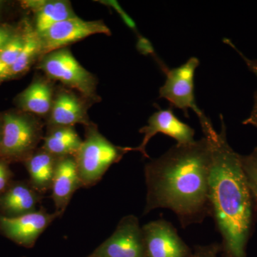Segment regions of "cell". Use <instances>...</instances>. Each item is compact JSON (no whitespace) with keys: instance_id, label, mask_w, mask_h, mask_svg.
Instances as JSON below:
<instances>
[{"instance_id":"1","label":"cell","mask_w":257,"mask_h":257,"mask_svg":"<svg viewBox=\"0 0 257 257\" xmlns=\"http://www.w3.org/2000/svg\"><path fill=\"white\" fill-rule=\"evenodd\" d=\"M211 145L203 138L174 145L145 167L147 185L144 214L157 209L173 211L182 228L211 216L209 195Z\"/></svg>"},{"instance_id":"2","label":"cell","mask_w":257,"mask_h":257,"mask_svg":"<svg viewBox=\"0 0 257 257\" xmlns=\"http://www.w3.org/2000/svg\"><path fill=\"white\" fill-rule=\"evenodd\" d=\"M220 119L219 133L207 118L200 121L204 138L211 145V216L221 236L222 256L246 257L257 220V205L240 165L239 155L228 143L222 115Z\"/></svg>"},{"instance_id":"3","label":"cell","mask_w":257,"mask_h":257,"mask_svg":"<svg viewBox=\"0 0 257 257\" xmlns=\"http://www.w3.org/2000/svg\"><path fill=\"white\" fill-rule=\"evenodd\" d=\"M84 128L85 138L74 157L82 187H90L101 180L111 165L118 163L128 152H135V147L114 145L93 122Z\"/></svg>"},{"instance_id":"4","label":"cell","mask_w":257,"mask_h":257,"mask_svg":"<svg viewBox=\"0 0 257 257\" xmlns=\"http://www.w3.org/2000/svg\"><path fill=\"white\" fill-rule=\"evenodd\" d=\"M0 160L23 162L37 150L43 140L42 119L27 112H7L2 117Z\"/></svg>"},{"instance_id":"5","label":"cell","mask_w":257,"mask_h":257,"mask_svg":"<svg viewBox=\"0 0 257 257\" xmlns=\"http://www.w3.org/2000/svg\"><path fill=\"white\" fill-rule=\"evenodd\" d=\"M37 68L48 78L79 93L93 104L101 101L97 94V78L79 63L69 47L44 55L37 62Z\"/></svg>"},{"instance_id":"6","label":"cell","mask_w":257,"mask_h":257,"mask_svg":"<svg viewBox=\"0 0 257 257\" xmlns=\"http://www.w3.org/2000/svg\"><path fill=\"white\" fill-rule=\"evenodd\" d=\"M199 65V59L192 57L178 67L166 69L167 78L160 87V98L167 99L172 107L183 110L187 117L188 109H192L200 119L205 115L198 107L194 96V75Z\"/></svg>"},{"instance_id":"7","label":"cell","mask_w":257,"mask_h":257,"mask_svg":"<svg viewBox=\"0 0 257 257\" xmlns=\"http://www.w3.org/2000/svg\"><path fill=\"white\" fill-rule=\"evenodd\" d=\"M111 35V30L103 20H82L78 16L54 25L39 34L42 45V57L47 53L69 47L88 37L94 35Z\"/></svg>"},{"instance_id":"8","label":"cell","mask_w":257,"mask_h":257,"mask_svg":"<svg viewBox=\"0 0 257 257\" xmlns=\"http://www.w3.org/2000/svg\"><path fill=\"white\" fill-rule=\"evenodd\" d=\"M90 257H146L143 229L138 218L124 216L114 233Z\"/></svg>"},{"instance_id":"9","label":"cell","mask_w":257,"mask_h":257,"mask_svg":"<svg viewBox=\"0 0 257 257\" xmlns=\"http://www.w3.org/2000/svg\"><path fill=\"white\" fill-rule=\"evenodd\" d=\"M146 257H190V248L173 224L164 219L142 226Z\"/></svg>"},{"instance_id":"10","label":"cell","mask_w":257,"mask_h":257,"mask_svg":"<svg viewBox=\"0 0 257 257\" xmlns=\"http://www.w3.org/2000/svg\"><path fill=\"white\" fill-rule=\"evenodd\" d=\"M61 216L50 214L43 208L17 217L0 216V232L8 239L25 247H31L54 220Z\"/></svg>"},{"instance_id":"11","label":"cell","mask_w":257,"mask_h":257,"mask_svg":"<svg viewBox=\"0 0 257 257\" xmlns=\"http://www.w3.org/2000/svg\"><path fill=\"white\" fill-rule=\"evenodd\" d=\"M92 104L75 91L63 86L57 87L52 109L46 119L47 128L92 124L88 110Z\"/></svg>"},{"instance_id":"12","label":"cell","mask_w":257,"mask_h":257,"mask_svg":"<svg viewBox=\"0 0 257 257\" xmlns=\"http://www.w3.org/2000/svg\"><path fill=\"white\" fill-rule=\"evenodd\" d=\"M144 138L141 144L135 147L145 158H150L146 151L149 142L157 134L161 133L173 138L179 145L192 143L194 140L195 130L188 124L182 122L175 116L172 107L168 109H160L149 118L147 124L140 130Z\"/></svg>"},{"instance_id":"13","label":"cell","mask_w":257,"mask_h":257,"mask_svg":"<svg viewBox=\"0 0 257 257\" xmlns=\"http://www.w3.org/2000/svg\"><path fill=\"white\" fill-rule=\"evenodd\" d=\"M81 187L82 184L74 157H59L51 188L56 212L63 215L74 193Z\"/></svg>"},{"instance_id":"14","label":"cell","mask_w":257,"mask_h":257,"mask_svg":"<svg viewBox=\"0 0 257 257\" xmlns=\"http://www.w3.org/2000/svg\"><path fill=\"white\" fill-rule=\"evenodd\" d=\"M55 82L46 76L38 74L18 96V105L24 112L47 119L55 99Z\"/></svg>"},{"instance_id":"15","label":"cell","mask_w":257,"mask_h":257,"mask_svg":"<svg viewBox=\"0 0 257 257\" xmlns=\"http://www.w3.org/2000/svg\"><path fill=\"white\" fill-rule=\"evenodd\" d=\"M42 199L30 182H13L0 194V216L17 217L36 211Z\"/></svg>"},{"instance_id":"16","label":"cell","mask_w":257,"mask_h":257,"mask_svg":"<svg viewBox=\"0 0 257 257\" xmlns=\"http://www.w3.org/2000/svg\"><path fill=\"white\" fill-rule=\"evenodd\" d=\"M21 5L33 14L32 25L38 34L55 24L77 17L67 0H29L21 2Z\"/></svg>"},{"instance_id":"17","label":"cell","mask_w":257,"mask_h":257,"mask_svg":"<svg viewBox=\"0 0 257 257\" xmlns=\"http://www.w3.org/2000/svg\"><path fill=\"white\" fill-rule=\"evenodd\" d=\"M58 158L40 147L24 162L30 175L29 182L40 194L51 190Z\"/></svg>"},{"instance_id":"18","label":"cell","mask_w":257,"mask_h":257,"mask_svg":"<svg viewBox=\"0 0 257 257\" xmlns=\"http://www.w3.org/2000/svg\"><path fill=\"white\" fill-rule=\"evenodd\" d=\"M42 140V148L57 157L74 156L83 142L74 126L47 128Z\"/></svg>"},{"instance_id":"19","label":"cell","mask_w":257,"mask_h":257,"mask_svg":"<svg viewBox=\"0 0 257 257\" xmlns=\"http://www.w3.org/2000/svg\"><path fill=\"white\" fill-rule=\"evenodd\" d=\"M23 26L25 42L20 57L10 68L12 77L28 72L42 57L40 35L34 28L32 22L26 19L24 21Z\"/></svg>"},{"instance_id":"20","label":"cell","mask_w":257,"mask_h":257,"mask_svg":"<svg viewBox=\"0 0 257 257\" xmlns=\"http://www.w3.org/2000/svg\"><path fill=\"white\" fill-rule=\"evenodd\" d=\"M240 165L257 205V147L248 155H239Z\"/></svg>"},{"instance_id":"21","label":"cell","mask_w":257,"mask_h":257,"mask_svg":"<svg viewBox=\"0 0 257 257\" xmlns=\"http://www.w3.org/2000/svg\"><path fill=\"white\" fill-rule=\"evenodd\" d=\"M25 42L24 37L23 28L21 31H19L11 41L7 44L6 46L0 51V60L3 61L5 64L11 68L18 60L20 53L23 50Z\"/></svg>"},{"instance_id":"22","label":"cell","mask_w":257,"mask_h":257,"mask_svg":"<svg viewBox=\"0 0 257 257\" xmlns=\"http://www.w3.org/2000/svg\"><path fill=\"white\" fill-rule=\"evenodd\" d=\"M224 43L227 44V45H229V46L232 47L233 49H234V50L238 52V54L242 57L243 61H244L245 63L247 65L249 70L251 71V72H253L257 77V60H250V59L247 58L246 56L243 55V54L241 53V52L235 47L234 44H233L229 39H224ZM242 124L244 125H251V126L257 128V91L254 94V102H253V109L252 110H251V114H250L247 119H245L244 121H243Z\"/></svg>"},{"instance_id":"23","label":"cell","mask_w":257,"mask_h":257,"mask_svg":"<svg viewBox=\"0 0 257 257\" xmlns=\"http://www.w3.org/2000/svg\"><path fill=\"white\" fill-rule=\"evenodd\" d=\"M220 243H213L207 246H197L190 257H216L221 251Z\"/></svg>"},{"instance_id":"24","label":"cell","mask_w":257,"mask_h":257,"mask_svg":"<svg viewBox=\"0 0 257 257\" xmlns=\"http://www.w3.org/2000/svg\"><path fill=\"white\" fill-rule=\"evenodd\" d=\"M13 173L8 163L0 160V194L4 192L13 182Z\"/></svg>"},{"instance_id":"25","label":"cell","mask_w":257,"mask_h":257,"mask_svg":"<svg viewBox=\"0 0 257 257\" xmlns=\"http://www.w3.org/2000/svg\"><path fill=\"white\" fill-rule=\"evenodd\" d=\"M18 32L9 25L0 24V51L6 46L8 42L11 41Z\"/></svg>"},{"instance_id":"26","label":"cell","mask_w":257,"mask_h":257,"mask_svg":"<svg viewBox=\"0 0 257 257\" xmlns=\"http://www.w3.org/2000/svg\"><path fill=\"white\" fill-rule=\"evenodd\" d=\"M11 77L10 67L0 60V82L4 79L11 78Z\"/></svg>"},{"instance_id":"27","label":"cell","mask_w":257,"mask_h":257,"mask_svg":"<svg viewBox=\"0 0 257 257\" xmlns=\"http://www.w3.org/2000/svg\"><path fill=\"white\" fill-rule=\"evenodd\" d=\"M7 5H8V2L3 1V0H0V13L3 11L6 8Z\"/></svg>"},{"instance_id":"28","label":"cell","mask_w":257,"mask_h":257,"mask_svg":"<svg viewBox=\"0 0 257 257\" xmlns=\"http://www.w3.org/2000/svg\"><path fill=\"white\" fill-rule=\"evenodd\" d=\"M2 130H3V122H2V119L0 120V141H1L2 138Z\"/></svg>"}]
</instances>
